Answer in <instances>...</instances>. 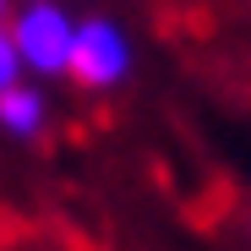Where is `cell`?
I'll return each mask as SVG.
<instances>
[{"label": "cell", "mask_w": 251, "mask_h": 251, "mask_svg": "<svg viewBox=\"0 0 251 251\" xmlns=\"http://www.w3.org/2000/svg\"><path fill=\"white\" fill-rule=\"evenodd\" d=\"M17 82H22V55H17V44H11V33L0 27V93L17 88Z\"/></svg>", "instance_id": "4"}, {"label": "cell", "mask_w": 251, "mask_h": 251, "mask_svg": "<svg viewBox=\"0 0 251 251\" xmlns=\"http://www.w3.org/2000/svg\"><path fill=\"white\" fill-rule=\"evenodd\" d=\"M11 44L22 55L27 71L38 76H60L71 71V44H76V17L60 6V0H27V6L6 22Z\"/></svg>", "instance_id": "1"}, {"label": "cell", "mask_w": 251, "mask_h": 251, "mask_svg": "<svg viewBox=\"0 0 251 251\" xmlns=\"http://www.w3.org/2000/svg\"><path fill=\"white\" fill-rule=\"evenodd\" d=\"M6 17H11V0H0V27H6Z\"/></svg>", "instance_id": "5"}, {"label": "cell", "mask_w": 251, "mask_h": 251, "mask_svg": "<svg viewBox=\"0 0 251 251\" xmlns=\"http://www.w3.org/2000/svg\"><path fill=\"white\" fill-rule=\"evenodd\" d=\"M131 71V44L109 17H88L76 22V44H71V76L82 88H115Z\"/></svg>", "instance_id": "2"}, {"label": "cell", "mask_w": 251, "mask_h": 251, "mask_svg": "<svg viewBox=\"0 0 251 251\" xmlns=\"http://www.w3.org/2000/svg\"><path fill=\"white\" fill-rule=\"evenodd\" d=\"M44 115H50V104H44V93L33 82H17V88L0 93V126L11 137H38L44 131Z\"/></svg>", "instance_id": "3"}]
</instances>
